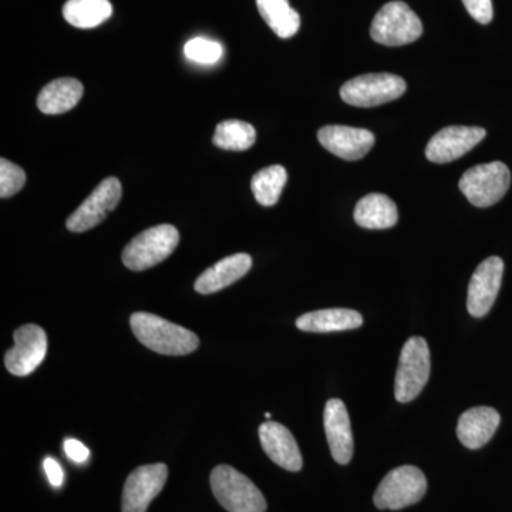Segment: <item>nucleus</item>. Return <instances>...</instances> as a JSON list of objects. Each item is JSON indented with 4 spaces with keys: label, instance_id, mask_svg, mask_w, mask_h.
Returning a JSON list of instances; mask_svg holds the SVG:
<instances>
[{
    "label": "nucleus",
    "instance_id": "obj_1",
    "mask_svg": "<svg viewBox=\"0 0 512 512\" xmlns=\"http://www.w3.org/2000/svg\"><path fill=\"white\" fill-rule=\"evenodd\" d=\"M130 326L134 336L146 348L160 355H190L200 346V339L194 332L153 313H133Z\"/></svg>",
    "mask_w": 512,
    "mask_h": 512
},
{
    "label": "nucleus",
    "instance_id": "obj_2",
    "mask_svg": "<svg viewBox=\"0 0 512 512\" xmlns=\"http://www.w3.org/2000/svg\"><path fill=\"white\" fill-rule=\"evenodd\" d=\"M210 483L218 503L228 512L266 511V500L259 488L234 467H215Z\"/></svg>",
    "mask_w": 512,
    "mask_h": 512
},
{
    "label": "nucleus",
    "instance_id": "obj_3",
    "mask_svg": "<svg viewBox=\"0 0 512 512\" xmlns=\"http://www.w3.org/2000/svg\"><path fill=\"white\" fill-rule=\"evenodd\" d=\"M180 244V232L170 224L151 227L124 248L123 264L134 272L147 271L165 261Z\"/></svg>",
    "mask_w": 512,
    "mask_h": 512
},
{
    "label": "nucleus",
    "instance_id": "obj_4",
    "mask_svg": "<svg viewBox=\"0 0 512 512\" xmlns=\"http://www.w3.org/2000/svg\"><path fill=\"white\" fill-rule=\"evenodd\" d=\"M430 349L426 340L414 336L404 343L397 366L394 396L397 402L409 403L416 399L430 377Z\"/></svg>",
    "mask_w": 512,
    "mask_h": 512
},
{
    "label": "nucleus",
    "instance_id": "obj_5",
    "mask_svg": "<svg viewBox=\"0 0 512 512\" xmlns=\"http://www.w3.org/2000/svg\"><path fill=\"white\" fill-rule=\"evenodd\" d=\"M423 35V25L416 13L404 2H390L377 12L370 36L383 46H404Z\"/></svg>",
    "mask_w": 512,
    "mask_h": 512
},
{
    "label": "nucleus",
    "instance_id": "obj_6",
    "mask_svg": "<svg viewBox=\"0 0 512 512\" xmlns=\"http://www.w3.org/2000/svg\"><path fill=\"white\" fill-rule=\"evenodd\" d=\"M427 491L423 471L414 466L394 468L377 487L375 505L379 510H402L417 504Z\"/></svg>",
    "mask_w": 512,
    "mask_h": 512
},
{
    "label": "nucleus",
    "instance_id": "obj_7",
    "mask_svg": "<svg viewBox=\"0 0 512 512\" xmlns=\"http://www.w3.org/2000/svg\"><path fill=\"white\" fill-rule=\"evenodd\" d=\"M458 185L474 207L487 208L497 204L507 194L511 173L501 161L480 164L467 170Z\"/></svg>",
    "mask_w": 512,
    "mask_h": 512
},
{
    "label": "nucleus",
    "instance_id": "obj_8",
    "mask_svg": "<svg viewBox=\"0 0 512 512\" xmlns=\"http://www.w3.org/2000/svg\"><path fill=\"white\" fill-rule=\"evenodd\" d=\"M406 89V82L394 74H363L343 84L340 97L349 106L367 109L399 99L406 93Z\"/></svg>",
    "mask_w": 512,
    "mask_h": 512
},
{
    "label": "nucleus",
    "instance_id": "obj_9",
    "mask_svg": "<svg viewBox=\"0 0 512 512\" xmlns=\"http://www.w3.org/2000/svg\"><path fill=\"white\" fill-rule=\"evenodd\" d=\"M123 188L117 178L110 177L101 181L99 187L89 198L67 218L66 227L72 232H86L101 224L111 211L120 204Z\"/></svg>",
    "mask_w": 512,
    "mask_h": 512
},
{
    "label": "nucleus",
    "instance_id": "obj_10",
    "mask_svg": "<svg viewBox=\"0 0 512 512\" xmlns=\"http://www.w3.org/2000/svg\"><path fill=\"white\" fill-rule=\"evenodd\" d=\"M15 346L5 355L6 369L12 375L23 377L32 375L42 365L47 353L45 330L37 325L20 326L13 333Z\"/></svg>",
    "mask_w": 512,
    "mask_h": 512
},
{
    "label": "nucleus",
    "instance_id": "obj_11",
    "mask_svg": "<svg viewBox=\"0 0 512 512\" xmlns=\"http://www.w3.org/2000/svg\"><path fill=\"white\" fill-rule=\"evenodd\" d=\"M168 468L163 463L136 468L127 477L123 490V512H147L148 505L163 491Z\"/></svg>",
    "mask_w": 512,
    "mask_h": 512
},
{
    "label": "nucleus",
    "instance_id": "obj_12",
    "mask_svg": "<svg viewBox=\"0 0 512 512\" xmlns=\"http://www.w3.org/2000/svg\"><path fill=\"white\" fill-rule=\"evenodd\" d=\"M503 274L504 262L498 256H491L478 265L468 285L467 309L471 316L483 318L491 311L500 292Z\"/></svg>",
    "mask_w": 512,
    "mask_h": 512
},
{
    "label": "nucleus",
    "instance_id": "obj_13",
    "mask_svg": "<svg viewBox=\"0 0 512 512\" xmlns=\"http://www.w3.org/2000/svg\"><path fill=\"white\" fill-rule=\"evenodd\" d=\"M487 131L481 127L451 126L433 136L426 147L431 163L447 164L463 157L484 140Z\"/></svg>",
    "mask_w": 512,
    "mask_h": 512
},
{
    "label": "nucleus",
    "instance_id": "obj_14",
    "mask_svg": "<svg viewBox=\"0 0 512 512\" xmlns=\"http://www.w3.org/2000/svg\"><path fill=\"white\" fill-rule=\"evenodd\" d=\"M318 140L329 153L346 161L360 160L375 146L372 131L348 126L320 128Z\"/></svg>",
    "mask_w": 512,
    "mask_h": 512
},
{
    "label": "nucleus",
    "instance_id": "obj_15",
    "mask_svg": "<svg viewBox=\"0 0 512 512\" xmlns=\"http://www.w3.org/2000/svg\"><path fill=\"white\" fill-rule=\"evenodd\" d=\"M323 424H325L326 439H328L333 460L346 466L352 461L355 443H353L348 409L342 400L330 399L326 403Z\"/></svg>",
    "mask_w": 512,
    "mask_h": 512
},
{
    "label": "nucleus",
    "instance_id": "obj_16",
    "mask_svg": "<svg viewBox=\"0 0 512 512\" xmlns=\"http://www.w3.org/2000/svg\"><path fill=\"white\" fill-rule=\"evenodd\" d=\"M259 440L266 456L279 467L288 471L302 470L303 458L301 450L291 431L276 421H265L259 427Z\"/></svg>",
    "mask_w": 512,
    "mask_h": 512
},
{
    "label": "nucleus",
    "instance_id": "obj_17",
    "mask_svg": "<svg viewBox=\"0 0 512 512\" xmlns=\"http://www.w3.org/2000/svg\"><path fill=\"white\" fill-rule=\"evenodd\" d=\"M501 417L491 407H473L461 414L457 424V436L464 447L478 450L493 439L500 426Z\"/></svg>",
    "mask_w": 512,
    "mask_h": 512
},
{
    "label": "nucleus",
    "instance_id": "obj_18",
    "mask_svg": "<svg viewBox=\"0 0 512 512\" xmlns=\"http://www.w3.org/2000/svg\"><path fill=\"white\" fill-rule=\"evenodd\" d=\"M252 268V258L248 254H235L221 259L195 281V291L201 295H211L228 288L248 274Z\"/></svg>",
    "mask_w": 512,
    "mask_h": 512
},
{
    "label": "nucleus",
    "instance_id": "obj_19",
    "mask_svg": "<svg viewBox=\"0 0 512 512\" xmlns=\"http://www.w3.org/2000/svg\"><path fill=\"white\" fill-rule=\"evenodd\" d=\"M363 316L352 309H323L305 313L296 319V328L302 332L329 333L360 328Z\"/></svg>",
    "mask_w": 512,
    "mask_h": 512
},
{
    "label": "nucleus",
    "instance_id": "obj_20",
    "mask_svg": "<svg viewBox=\"0 0 512 512\" xmlns=\"http://www.w3.org/2000/svg\"><path fill=\"white\" fill-rule=\"evenodd\" d=\"M83 84L72 77H63L40 90L37 107L43 114H63L74 109L83 97Z\"/></svg>",
    "mask_w": 512,
    "mask_h": 512
},
{
    "label": "nucleus",
    "instance_id": "obj_21",
    "mask_svg": "<svg viewBox=\"0 0 512 512\" xmlns=\"http://www.w3.org/2000/svg\"><path fill=\"white\" fill-rule=\"evenodd\" d=\"M399 220L396 204L384 194H369L357 202L355 221L366 229L392 228Z\"/></svg>",
    "mask_w": 512,
    "mask_h": 512
},
{
    "label": "nucleus",
    "instance_id": "obj_22",
    "mask_svg": "<svg viewBox=\"0 0 512 512\" xmlns=\"http://www.w3.org/2000/svg\"><path fill=\"white\" fill-rule=\"evenodd\" d=\"M113 15L110 0H67L63 16L77 29H93Z\"/></svg>",
    "mask_w": 512,
    "mask_h": 512
},
{
    "label": "nucleus",
    "instance_id": "obj_23",
    "mask_svg": "<svg viewBox=\"0 0 512 512\" xmlns=\"http://www.w3.org/2000/svg\"><path fill=\"white\" fill-rule=\"evenodd\" d=\"M259 13L276 36L289 39L301 28V16L288 0H256Z\"/></svg>",
    "mask_w": 512,
    "mask_h": 512
},
{
    "label": "nucleus",
    "instance_id": "obj_24",
    "mask_svg": "<svg viewBox=\"0 0 512 512\" xmlns=\"http://www.w3.org/2000/svg\"><path fill=\"white\" fill-rule=\"evenodd\" d=\"M286 181L288 173L282 165H271L258 171L251 181L255 200L264 207H274L281 198Z\"/></svg>",
    "mask_w": 512,
    "mask_h": 512
},
{
    "label": "nucleus",
    "instance_id": "obj_25",
    "mask_svg": "<svg viewBox=\"0 0 512 512\" xmlns=\"http://www.w3.org/2000/svg\"><path fill=\"white\" fill-rule=\"evenodd\" d=\"M215 146L227 151H245L254 146L256 130L252 124L239 120L222 121L215 128Z\"/></svg>",
    "mask_w": 512,
    "mask_h": 512
},
{
    "label": "nucleus",
    "instance_id": "obj_26",
    "mask_svg": "<svg viewBox=\"0 0 512 512\" xmlns=\"http://www.w3.org/2000/svg\"><path fill=\"white\" fill-rule=\"evenodd\" d=\"M185 56L192 62L200 64H214L220 62L224 49L218 42L205 39V37H195L187 42L184 47Z\"/></svg>",
    "mask_w": 512,
    "mask_h": 512
},
{
    "label": "nucleus",
    "instance_id": "obj_27",
    "mask_svg": "<svg viewBox=\"0 0 512 512\" xmlns=\"http://www.w3.org/2000/svg\"><path fill=\"white\" fill-rule=\"evenodd\" d=\"M25 184L26 174L23 168L2 158L0 160V197H13L25 187Z\"/></svg>",
    "mask_w": 512,
    "mask_h": 512
},
{
    "label": "nucleus",
    "instance_id": "obj_28",
    "mask_svg": "<svg viewBox=\"0 0 512 512\" xmlns=\"http://www.w3.org/2000/svg\"><path fill=\"white\" fill-rule=\"evenodd\" d=\"M463 3L471 18L481 25H488L493 20L494 9L491 0H463Z\"/></svg>",
    "mask_w": 512,
    "mask_h": 512
},
{
    "label": "nucleus",
    "instance_id": "obj_29",
    "mask_svg": "<svg viewBox=\"0 0 512 512\" xmlns=\"http://www.w3.org/2000/svg\"><path fill=\"white\" fill-rule=\"evenodd\" d=\"M64 451H66V456L77 464L86 463L90 457L89 448L80 443L79 440L67 439L64 441Z\"/></svg>",
    "mask_w": 512,
    "mask_h": 512
},
{
    "label": "nucleus",
    "instance_id": "obj_30",
    "mask_svg": "<svg viewBox=\"0 0 512 512\" xmlns=\"http://www.w3.org/2000/svg\"><path fill=\"white\" fill-rule=\"evenodd\" d=\"M43 467H45L47 478H49L50 484L56 488L62 487L64 481V473L62 467H60V464L57 463L55 458L47 457L45 463H43Z\"/></svg>",
    "mask_w": 512,
    "mask_h": 512
},
{
    "label": "nucleus",
    "instance_id": "obj_31",
    "mask_svg": "<svg viewBox=\"0 0 512 512\" xmlns=\"http://www.w3.org/2000/svg\"><path fill=\"white\" fill-rule=\"evenodd\" d=\"M265 417H266V419H271L272 414L271 413H265Z\"/></svg>",
    "mask_w": 512,
    "mask_h": 512
}]
</instances>
